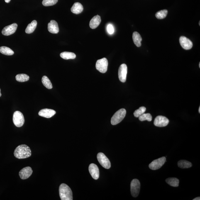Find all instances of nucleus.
<instances>
[{
    "label": "nucleus",
    "instance_id": "f257e3e1",
    "mask_svg": "<svg viewBox=\"0 0 200 200\" xmlns=\"http://www.w3.org/2000/svg\"><path fill=\"white\" fill-rule=\"evenodd\" d=\"M14 155L16 158L23 159L28 158L31 156V150L30 147L26 145H21L15 149Z\"/></svg>",
    "mask_w": 200,
    "mask_h": 200
},
{
    "label": "nucleus",
    "instance_id": "f03ea898",
    "mask_svg": "<svg viewBox=\"0 0 200 200\" xmlns=\"http://www.w3.org/2000/svg\"><path fill=\"white\" fill-rule=\"evenodd\" d=\"M59 195L61 200H72V190L67 184H62L59 188Z\"/></svg>",
    "mask_w": 200,
    "mask_h": 200
},
{
    "label": "nucleus",
    "instance_id": "7ed1b4c3",
    "mask_svg": "<svg viewBox=\"0 0 200 200\" xmlns=\"http://www.w3.org/2000/svg\"><path fill=\"white\" fill-rule=\"evenodd\" d=\"M126 113V110L123 108L118 110L112 117L111 120L112 125H115L121 122L125 118Z\"/></svg>",
    "mask_w": 200,
    "mask_h": 200
},
{
    "label": "nucleus",
    "instance_id": "20e7f679",
    "mask_svg": "<svg viewBox=\"0 0 200 200\" xmlns=\"http://www.w3.org/2000/svg\"><path fill=\"white\" fill-rule=\"evenodd\" d=\"M13 121L16 127L22 126L25 122V119L22 113L19 111L15 112L13 115Z\"/></svg>",
    "mask_w": 200,
    "mask_h": 200
},
{
    "label": "nucleus",
    "instance_id": "39448f33",
    "mask_svg": "<svg viewBox=\"0 0 200 200\" xmlns=\"http://www.w3.org/2000/svg\"><path fill=\"white\" fill-rule=\"evenodd\" d=\"M140 181L137 179H134L130 184V191L132 196L137 197L140 193Z\"/></svg>",
    "mask_w": 200,
    "mask_h": 200
},
{
    "label": "nucleus",
    "instance_id": "423d86ee",
    "mask_svg": "<svg viewBox=\"0 0 200 200\" xmlns=\"http://www.w3.org/2000/svg\"><path fill=\"white\" fill-rule=\"evenodd\" d=\"M108 62L107 59L103 58L97 61L96 64V69L102 73H105L108 69Z\"/></svg>",
    "mask_w": 200,
    "mask_h": 200
},
{
    "label": "nucleus",
    "instance_id": "0eeeda50",
    "mask_svg": "<svg viewBox=\"0 0 200 200\" xmlns=\"http://www.w3.org/2000/svg\"><path fill=\"white\" fill-rule=\"evenodd\" d=\"M97 157L98 162L103 167L106 169H109L111 167V162L104 154L102 153H98Z\"/></svg>",
    "mask_w": 200,
    "mask_h": 200
},
{
    "label": "nucleus",
    "instance_id": "6e6552de",
    "mask_svg": "<svg viewBox=\"0 0 200 200\" xmlns=\"http://www.w3.org/2000/svg\"><path fill=\"white\" fill-rule=\"evenodd\" d=\"M166 161L165 157H162L154 160L149 165V167L153 170H157L163 166Z\"/></svg>",
    "mask_w": 200,
    "mask_h": 200
},
{
    "label": "nucleus",
    "instance_id": "1a4fd4ad",
    "mask_svg": "<svg viewBox=\"0 0 200 200\" xmlns=\"http://www.w3.org/2000/svg\"><path fill=\"white\" fill-rule=\"evenodd\" d=\"M128 68L125 64H122L120 66L118 71V77L119 80L122 82H126Z\"/></svg>",
    "mask_w": 200,
    "mask_h": 200
},
{
    "label": "nucleus",
    "instance_id": "9d476101",
    "mask_svg": "<svg viewBox=\"0 0 200 200\" xmlns=\"http://www.w3.org/2000/svg\"><path fill=\"white\" fill-rule=\"evenodd\" d=\"M169 123V119L166 117L162 116H157L154 121V125L156 126L159 127L167 126L168 124Z\"/></svg>",
    "mask_w": 200,
    "mask_h": 200
},
{
    "label": "nucleus",
    "instance_id": "9b49d317",
    "mask_svg": "<svg viewBox=\"0 0 200 200\" xmlns=\"http://www.w3.org/2000/svg\"><path fill=\"white\" fill-rule=\"evenodd\" d=\"M17 27L18 25L16 23L12 24L11 25L5 27L2 31V33L5 36L11 35L15 33Z\"/></svg>",
    "mask_w": 200,
    "mask_h": 200
},
{
    "label": "nucleus",
    "instance_id": "f8f14e48",
    "mask_svg": "<svg viewBox=\"0 0 200 200\" xmlns=\"http://www.w3.org/2000/svg\"><path fill=\"white\" fill-rule=\"evenodd\" d=\"M179 42L181 47L184 50H189L192 48V42L185 36H181L179 39Z\"/></svg>",
    "mask_w": 200,
    "mask_h": 200
},
{
    "label": "nucleus",
    "instance_id": "ddd939ff",
    "mask_svg": "<svg viewBox=\"0 0 200 200\" xmlns=\"http://www.w3.org/2000/svg\"><path fill=\"white\" fill-rule=\"evenodd\" d=\"M90 174L93 179L97 180L99 177V171L97 166L96 164H91L89 167Z\"/></svg>",
    "mask_w": 200,
    "mask_h": 200
},
{
    "label": "nucleus",
    "instance_id": "4468645a",
    "mask_svg": "<svg viewBox=\"0 0 200 200\" xmlns=\"http://www.w3.org/2000/svg\"><path fill=\"white\" fill-rule=\"evenodd\" d=\"M33 171L31 167H28L23 168L20 171L19 175L22 179H26L28 178L33 174Z\"/></svg>",
    "mask_w": 200,
    "mask_h": 200
},
{
    "label": "nucleus",
    "instance_id": "2eb2a0df",
    "mask_svg": "<svg viewBox=\"0 0 200 200\" xmlns=\"http://www.w3.org/2000/svg\"><path fill=\"white\" fill-rule=\"evenodd\" d=\"M56 112L53 110L44 109H42L39 112L38 114L40 116L47 118L52 117L56 114Z\"/></svg>",
    "mask_w": 200,
    "mask_h": 200
},
{
    "label": "nucleus",
    "instance_id": "dca6fc26",
    "mask_svg": "<svg viewBox=\"0 0 200 200\" xmlns=\"http://www.w3.org/2000/svg\"><path fill=\"white\" fill-rule=\"evenodd\" d=\"M48 30L50 33L57 34L59 33V28L58 24L54 20H51L48 24Z\"/></svg>",
    "mask_w": 200,
    "mask_h": 200
},
{
    "label": "nucleus",
    "instance_id": "f3484780",
    "mask_svg": "<svg viewBox=\"0 0 200 200\" xmlns=\"http://www.w3.org/2000/svg\"><path fill=\"white\" fill-rule=\"evenodd\" d=\"M101 21V17L97 15L95 16L91 20L89 26L92 29H95L99 26Z\"/></svg>",
    "mask_w": 200,
    "mask_h": 200
},
{
    "label": "nucleus",
    "instance_id": "a211bd4d",
    "mask_svg": "<svg viewBox=\"0 0 200 200\" xmlns=\"http://www.w3.org/2000/svg\"><path fill=\"white\" fill-rule=\"evenodd\" d=\"M84 10L82 5L79 2L74 3L71 9V11L73 13L75 14H79L81 13Z\"/></svg>",
    "mask_w": 200,
    "mask_h": 200
},
{
    "label": "nucleus",
    "instance_id": "6ab92c4d",
    "mask_svg": "<svg viewBox=\"0 0 200 200\" xmlns=\"http://www.w3.org/2000/svg\"><path fill=\"white\" fill-rule=\"evenodd\" d=\"M133 38L134 43L137 47H140L141 46L142 38L140 34L136 32H134Z\"/></svg>",
    "mask_w": 200,
    "mask_h": 200
},
{
    "label": "nucleus",
    "instance_id": "aec40b11",
    "mask_svg": "<svg viewBox=\"0 0 200 200\" xmlns=\"http://www.w3.org/2000/svg\"><path fill=\"white\" fill-rule=\"evenodd\" d=\"M37 25V22L36 20H34L28 24L25 30V33L28 34L33 33L36 28Z\"/></svg>",
    "mask_w": 200,
    "mask_h": 200
},
{
    "label": "nucleus",
    "instance_id": "412c9836",
    "mask_svg": "<svg viewBox=\"0 0 200 200\" xmlns=\"http://www.w3.org/2000/svg\"><path fill=\"white\" fill-rule=\"evenodd\" d=\"M60 57L63 59L68 60V59H75L76 55L72 52H64L60 54Z\"/></svg>",
    "mask_w": 200,
    "mask_h": 200
},
{
    "label": "nucleus",
    "instance_id": "4be33fe9",
    "mask_svg": "<svg viewBox=\"0 0 200 200\" xmlns=\"http://www.w3.org/2000/svg\"><path fill=\"white\" fill-rule=\"evenodd\" d=\"M168 184L173 187H177L179 186V181L178 179L175 178H170L166 180Z\"/></svg>",
    "mask_w": 200,
    "mask_h": 200
},
{
    "label": "nucleus",
    "instance_id": "5701e85b",
    "mask_svg": "<svg viewBox=\"0 0 200 200\" xmlns=\"http://www.w3.org/2000/svg\"><path fill=\"white\" fill-rule=\"evenodd\" d=\"M178 166L182 169L189 168L192 167L191 163L186 160H180L178 163Z\"/></svg>",
    "mask_w": 200,
    "mask_h": 200
},
{
    "label": "nucleus",
    "instance_id": "b1692460",
    "mask_svg": "<svg viewBox=\"0 0 200 200\" xmlns=\"http://www.w3.org/2000/svg\"><path fill=\"white\" fill-rule=\"evenodd\" d=\"M0 52L6 55H12L14 53L11 49L9 47H0Z\"/></svg>",
    "mask_w": 200,
    "mask_h": 200
},
{
    "label": "nucleus",
    "instance_id": "393cba45",
    "mask_svg": "<svg viewBox=\"0 0 200 200\" xmlns=\"http://www.w3.org/2000/svg\"><path fill=\"white\" fill-rule=\"evenodd\" d=\"M42 81L43 85L45 86L48 89H52L53 86L50 79L47 76H44L42 78Z\"/></svg>",
    "mask_w": 200,
    "mask_h": 200
},
{
    "label": "nucleus",
    "instance_id": "a878e982",
    "mask_svg": "<svg viewBox=\"0 0 200 200\" xmlns=\"http://www.w3.org/2000/svg\"><path fill=\"white\" fill-rule=\"evenodd\" d=\"M16 80L19 82H25L29 81V77L25 74H18L16 76Z\"/></svg>",
    "mask_w": 200,
    "mask_h": 200
},
{
    "label": "nucleus",
    "instance_id": "bb28decb",
    "mask_svg": "<svg viewBox=\"0 0 200 200\" xmlns=\"http://www.w3.org/2000/svg\"><path fill=\"white\" fill-rule=\"evenodd\" d=\"M152 116L150 113H143L141 116L139 117V119L141 121H147L149 122H150L152 120Z\"/></svg>",
    "mask_w": 200,
    "mask_h": 200
},
{
    "label": "nucleus",
    "instance_id": "cd10ccee",
    "mask_svg": "<svg viewBox=\"0 0 200 200\" xmlns=\"http://www.w3.org/2000/svg\"><path fill=\"white\" fill-rule=\"evenodd\" d=\"M167 13L168 11L167 10H161V11H159L156 13L155 16L156 18L158 19H163L166 17Z\"/></svg>",
    "mask_w": 200,
    "mask_h": 200
},
{
    "label": "nucleus",
    "instance_id": "c85d7f7f",
    "mask_svg": "<svg viewBox=\"0 0 200 200\" xmlns=\"http://www.w3.org/2000/svg\"><path fill=\"white\" fill-rule=\"evenodd\" d=\"M146 111V108L145 107L142 106L138 109L136 110L134 112V115L135 117L139 118L140 116L144 113Z\"/></svg>",
    "mask_w": 200,
    "mask_h": 200
},
{
    "label": "nucleus",
    "instance_id": "c756f323",
    "mask_svg": "<svg viewBox=\"0 0 200 200\" xmlns=\"http://www.w3.org/2000/svg\"><path fill=\"white\" fill-rule=\"evenodd\" d=\"M58 0H43L42 4L45 6L54 5L57 2Z\"/></svg>",
    "mask_w": 200,
    "mask_h": 200
},
{
    "label": "nucleus",
    "instance_id": "7c9ffc66",
    "mask_svg": "<svg viewBox=\"0 0 200 200\" xmlns=\"http://www.w3.org/2000/svg\"><path fill=\"white\" fill-rule=\"evenodd\" d=\"M107 30L108 33L110 35L112 34L114 32V28H113L112 25L110 24L108 25L107 26Z\"/></svg>",
    "mask_w": 200,
    "mask_h": 200
},
{
    "label": "nucleus",
    "instance_id": "2f4dec72",
    "mask_svg": "<svg viewBox=\"0 0 200 200\" xmlns=\"http://www.w3.org/2000/svg\"><path fill=\"white\" fill-rule=\"evenodd\" d=\"M200 200V197L195 198V199H193V200Z\"/></svg>",
    "mask_w": 200,
    "mask_h": 200
},
{
    "label": "nucleus",
    "instance_id": "473e14b6",
    "mask_svg": "<svg viewBox=\"0 0 200 200\" xmlns=\"http://www.w3.org/2000/svg\"><path fill=\"white\" fill-rule=\"evenodd\" d=\"M5 2L7 3H9L10 2L11 0H5Z\"/></svg>",
    "mask_w": 200,
    "mask_h": 200
},
{
    "label": "nucleus",
    "instance_id": "72a5a7b5",
    "mask_svg": "<svg viewBox=\"0 0 200 200\" xmlns=\"http://www.w3.org/2000/svg\"><path fill=\"white\" fill-rule=\"evenodd\" d=\"M1 89H0V97H1V96L2 95V94H1Z\"/></svg>",
    "mask_w": 200,
    "mask_h": 200
},
{
    "label": "nucleus",
    "instance_id": "f704fd0d",
    "mask_svg": "<svg viewBox=\"0 0 200 200\" xmlns=\"http://www.w3.org/2000/svg\"><path fill=\"white\" fill-rule=\"evenodd\" d=\"M199 112L200 113V107H199Z\"/></svg>",
    "mask_w": 200,
    "mask_h": 200
},
{
    "label": "nucleus",
    "instance_id": "c9c22d12",
    "mask_svg": "<svg viewBox=\"0 0 200 200\" xmlns=\"http://www.w3.org/2000/svg\"><path fill=\"white\" fill-rule=\"evenodd\" d=\"M199 68H200V63H199Z\"/></svg>",
    "mask_w": 200,
    "mask_h": 200
},
{
    "label": "nucleus",
    "instance_id": "e433bc0d",
    "mask_svg": "<svg viewBox=\"0 0 200 200\" xmlns=\"http://www.w3.org/2000/svg\"><path fill=\"white\" fill-rule=\"evenodd\" d=\"M199 26H200V22H199Z\"/></svg>",
    "mask_w": 200,
    "mask_h": 200
}]
</instances>
